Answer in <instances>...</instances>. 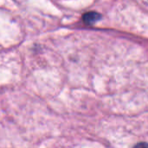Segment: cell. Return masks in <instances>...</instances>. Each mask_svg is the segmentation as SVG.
Wrapping results in <instances>:
<instances>
[{
    "label": "cell",
    "instance_id": "cell-2",
    "mask_svg": "<svg viewBox=\"0 0 148 148\" xmlns=\"http://www.w3.org/2000/svg\"><path fill=\"white\" fill-rule=\"evenodd\" d=\"M133 148H148V146L146 142H140L137 143Z\"/></svg>",
    "mask_w": 148,
    "mask_h": 148
},
{
    "label": "cell",
    "instance_id": "cell-1",
    "mask_svg": "<svg viewBox=\"0 0 148 148\" xmlns=\"http://www.w3.org/2000/svg\"><path fill=\"white\" fill-rule=\"evenodd\" d=\"M83 21L85 23L88 24V25H92L94 23H95L96 22H98L101 18V16L97 13V12H93V11H90V12H87L83 15Z\"/></svg>",
    "mask_w": 148,
    "mask_h": 148
}]
</instances>
